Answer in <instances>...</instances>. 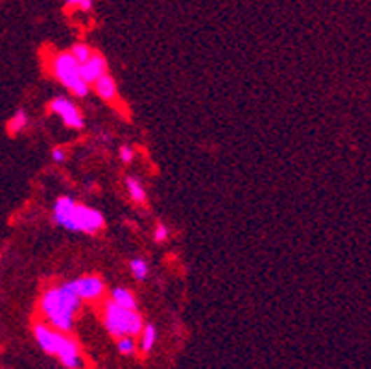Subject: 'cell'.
Returning a JSON list of instances; mask_svg holds the SVG:
<instances>
[{"label": "cell", "instance_id": "cell-1", "mask_svg": "<svg viewBox=\"0 0 371 369\" xmlns=\"http://www.w3.org/2000/svg\"><path fill=\"white\" fill-rule=\"evenodd\" d=\"M82 310V299L65 286L46 290L41 298V312L52 329L59 333H71L74 329V318Z\"/></svg>", "mask_w": 371, "mask_h": 369}, {"label": "cell", "instance_id": "cell-2", "mask_svg": "<svg viewBox=\"0 0 371 369\" xmlns=\"http://www.w3.org/2000/svg\"><path fill=\"white\" fill-rule=\"evenodd\" d=\"M34 336L45 353L56 354L66 369H85V360L80 353V344L66 333L52 329L45 323L34 327Z\"/></svg>", "mask_w": 371, "mask_h": 369}, {"label": "cell", "instance_id": "cell-3", "mask_svg": "<svg viewBox=\"0 0 371 369\" xmlns=\"http://www.w3.org/2000/svg\"><path fill=\"white\" fill-rule=\"evenodd\" d=\"M104 323L111 336L122 338V336H139L144 321L137 310L124 309L120 305L107 301L104 307Z\"/></svg>", "mask_w": 371, "mask_h": 369}, {"label": "cell", "instance_id": "cell-4", "mask_svg": "<svg viewBox=\"0 0 371 369\" xmlns=\"http://www.w3.org/2000/svg\"><path fill=\"white\" fill-rule=\"evenodd\" d=\"M52 72L57 78V81L63 83L71 92H74L76 97L83 98L89 95V85L82 80V74H80V63L74 60L71 52H59L54 57Z\"/></svg>", "mask_w": 371, "mask_h": 369}, {"label": "cell", "instance_id": "cell-5", "mask_svg": "<svg viewBox=\"0 0 371 369\" xmlns=\"http://www.w3.org/2000/svg\"><path fill=\"white\" fill-rule=\"evenodd\" d=\"M104 225H106L104 214L97 211V209L82 205V203H76V207L72 211V216L63 223V228L66 231L87 235H94L98 231H102Z\"/></svg>", "mask_w": 371, "mask_h": 369}, {"label": "cell", "instance_id": "cell-6", "mask_svg": "<svg viewBox=\"0 0 371 369\" xmlns=\"http://www.w3.org/2000/svg\"><path fill=\"white\" fill-rule=\"evenodd\" d=\"M65 288H69L71 292H74L78 298L85 299V301H97L104 295L106 292V284L100 277L97 275H87V277L74 279V281H69V283L63 284Z\"/></svg>", "mask_w": 371, "mask_h": 369}, {"label": "cell", "instance_id": "cell-7", "mask_svg": "<svg viewBox=\"0 0 371 369\" xmlns=\"http://www.w3.org/2000/svg\"><path fill=\"white\" fill-rule=\"evenodd\" d=\"M48 109H50L52 113H56L66 127H72V130H82L83 127V117L80 115V111H78V107L74 106L69 98H54V100L48 104Z\"/></svg>", "mask_w": 371, "mask_h": 369}, {"label": "cell", "instance_id": "cell-8", "mask_svg": "<svg viewBox=\"0 0 371 369\" xmlns=\"http://www.w3.org/2000/svg\"><path fill=\"white\" fill-rule=\"evenodd\" d=\"M107 72V61L102 54L98 52H92V56L87 61L80 63V74H82V80L85 81L87 85H92L94 81L100 76H104Z\"/></svg>", "mask_w": 371, "mask_h": 369}, {"label": "cell", "instance_id": "cell-9", "mask_svg": "<svg viewBox=\"0 0 371 369\" xmlns=\"http://www.w3.org/2000/svg\"><path fill=\"white\" fill-rule=\"evenodd\" d=\"M92 85H94V91H97L98 97L102 98L104 102H113L117 98V83H115V80L107 72L104 76L98 78Z\"/></svg>", "mask_w": 371, "mask_h": 369}, {"label": "cell", "instance_id": "cell-10", "mask_svg": "<svg viewBox=\"0 0 371 369\" xmlns=\"http://www.w3.org/2000/svg\"><path fill=\"white\" fill-rule=\"evenodd\" d=\"M74 207H76V202H74L71 196L59 197V200L56 202V205H54V214H52V216H54V222L63 228V223H65L66 220L72 216Z\"/></svg>", "mask_w": 371, "mask_h": 369}, {"label": "cell", "instance_id": "cell-11", "mask_svg": "<svg viewBox=\"0 0 371 369\" xmlns=\"http://www.w3.org/2000/svg\"><path fill=\"white\" fill-rule=\"evenodd\" d=\"M111 301L113 303L120 305V307H124V309L137 310V298H135V295H133V293L127 288H120V286L113 288Z\"/></svg>", "mask_w": 371, "mask_h": 369}, {"label": "cell", "instance_id": "cell-12", "mask_svg": "<svg viewBox=\"0 0 371 369\" xmlns=\"http://www.w3.org/2000/svg\"><path fill=\"white\" fill-rule=\"evenodd\" d=\"M26 126H28V115H26L24 109L19 107V109L13 113V117L6 124V130H8L10 135H17V133H21Z\"/></svg>", "mask_w": 371, "mask_h": 369}, {"label": "cell", "instance_id": "cell-13", "mask_svg": "<svg viewBox=\"0 0 371 369\" xmlns=\"http://www.w3.org/2000/svg\"><path fill=\"white\" fill-rule=\"evenodd\" d=\"M158 342V330L153 325H143V330H141V351L144 354L150 353L153 349V345Z\"/></svg>", "mask_w": 371, "mask_h": 369}, {"label": "cell", "instance_id": "cell-14", "mask_svg": "<svg viewBox=\"0 0 371 369\" xmlns=\"http://www.w3.org/2000/svg\"><path fill=\"white\" fill-rule=\"evenodd\" d=\"M126 188L135 203L146 202V190H144V187L141 185L139 179H135V177H126Z\"/></svg>", "mask_w": 371, "mask_h": 369}, {"label": "cell", "instance_id": "cell-15", "mask_svg": "<svg viewBox=\"0 0 371 369\" xmlns=\"http://www.w3.org/2000/svg\"><path fill=\"white\" fill-rule=\"evenodd\" d=\"M130 268H132L133 277L139 279V281H144L148 277V263L144 260L143 257H135L130 264Z\"/></svg>", "mask_w": 371, "mask_h": 369}, {"label": "cell", "instance_id": "cell-16", "mask_svg": "<svg viewBox=\"0 0 371 369\" xmlns=\"http://www.w3.org/2000/svg\"><path fill=\"white\" fill-rule=\"evenodd\" d=\"M71 54L74 56V60H76L78 63H83V61H87L92 56V48L91 46L83 45V43H78V45H74L71 48Z\"/></svg>", "mask_w": 371, "mask_h": 369}, {"label": "cell", "instance_id": "cell-17", "mask_svg": "<svg viewBox=\"0 0 371 369\" xmlns=\"http://www.w3.org/2000/svg\"><path fill=\"white\" fill-rule=\"evenodd\" d=\"M117 347L118 351H120V354H126V356H130V354H133L135 351H137V344H135V340H133V336H122V338H117Z\"/></svg>", "mask_w": 371, "mask_h": 369}, {"label": "cell", "instance_id": "cell-18", "mask_svg": "<svg viewBox=\"0 0 371 369\" xmlns=\"http://www.w3.org/2000/svg\"><path fill=\"white\" fill-rule=\"evenodd\" d=\"M66 8H78L82 11H91L94 2L92 0H65Z\"/></svg>", "mask_w": 371, "mask_h": 369}, {"label": "cell", "instance_id": "cell-19", "mask_svg": "<svg viewBox=\"0 0 371 369\" xmlns=\"http://www.w3.org/2000/svg\"><path fill=\"white\" fill-rule=\"evenodd\" d=\"M168 235H170V229H168L164 223H158V228L153 231V240L158 244H163L168 238Z\"/></svg>", "mask_w": 371, "mask_h": 369}, {"label": "cell", "instance_id": "cell-20", "mask_svg": "<svg viewBox=\"0 0 371 369\" xmlns=\"http://www.w3.org/2000/svg\"><path fill=\"white\" fill-rule=\"evenodd\" d=\"M52 159H54V161L56 162H63L66 159V152H65V148H54V150H52Z\"/></svg>", "mask_w": 371, "mask_h": 369}, {"label": "cell", "instance_id": "cell-21", "mask_svg": "<svg viewBox=\"0 0 371 369\" xmlns=\"http://www.w3.org/2000/svg\"><path fill=\"white\" fill-rule=\"evenodd\" d=\"M120 159H122V162H132L133 161V150L130 146H120Z\"/></svg>", "mask_w": 371, "mask_h": 369}]
</instances>
